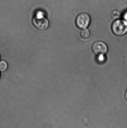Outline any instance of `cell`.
Masks as SVG:
<instances>
[{"instance_id": "11", "label": "cell", "mask_w": 127, "mask_h": 128, "mask_svg": "<svg viewBox=\"0 0 127 128\" xmlns=\"http://www.w3.org/2000/svg\"></svg>"}, {"instance_id": "9", "label": "cell", "mask_w": 127, "mask_h": 128, "mask_svg": "<svg viewBox=\"0 0 127 128\" xmlns=\"http://www.w3.org/2000/svg\"><path fill=\"white\" fill-rule=\"evenodd\" d=\"M123 18L124 20H125L127 22V11L125 12L123 15Z\"/></svg>"}, {"instance_id": "4", "label": "cell", "mask_w": 127, "mask_h": 128, "mask_svg": "<svg viewBox=\"0 0 127 128\" xmlns=\"http://www.w3.org/2000/svg\"><path fill=\"white\" fill-rule=\"evenodd\" d=\"M92 49L94 54L98 56L106 54L108 51V47L104 42L97 41L93 44Z\"/></svg>"}, {"instance_id": "3", "label": "cell", "mask_w": 127, "mask_h": 128, "mask_svg": "<svg viewBox=\"0 0 127 128\" xmlns=\"http://www.w3.org/2000/svg\"><path fill=\"white\" fill-rule=\"evenodd\" d=\"M91 22V18L88 14L82 12L79 14L76 18V26L80 29H85L88 27Z\"/></svg>"}, {"instance_id": "10", "label": "cell", "mask_w": 127, "mask_h": 128, "mask_svg": "<svg viewBox=\"0 0 127 128\" xmlns=\"http://www.w3.org/2000/svg\"><path fill=\"white\" fill-rule=\"evenodd\" d=\"M125 98L126 99V100L127 102V90L126 91L125 93Z\"/></svg>"}, {"instance_id": "8", "label": "cell", "mask_w": 127, "mask_h": 128, "mask_svg": "<svg viewBox=\"0 0 127 128\" xmlns=\"http://www.w3.org/2000/svg\"><path fill=\"white\" fill-rule=\"evenodd\" d=\"M106 60V58H105L104 54H101L98 55V61L99 62H103L104 61Z\"/></svg>"}, {"instance_id": "12", "label": "cell", "mask_w": 127, "mask_h": 128, "mask_svg": "<svg viewBox=\"0 0 127 128\" xmlns=\"http://www.w3.org/2000/svg\"></svg>"}, {"instance_id": "5", "label": "cell", "mask_w": 127, "mask_h": 128, "mask_svg": "<svg viewBox=\"0 0 127 128\" xmlns=\"http://www.w3.org/2000/svg\"><path fill=\"white\" fill-rule=\"evenodd\" d=\"M81 37L84 40H87L89 38L90 36V32L89 30L86 28L83 29L80 33Z\"/></svg>"}, {"instance_id": "2", "label": "cell", "mask_w": 127, "mask_h": 128, "mask_svg": "<svg viewBox=\"0 0 127 128\" xmlns=\"http://www.w3.org/2000/svg\"><path fill=\"white\" fill-rule=\"evenodd\" d=\"M112 30L116 36H124L127 33V22L124 20H116L112 24Z\"/></svg>"}, {"instance_id": "6", "label": "cell", "mask_w": 127, "mask_h": 128, "mask_svg": "<svg viewBox=\"0 0 127 128\" xmlns=\"http://www.w3.org/2000/svg\"><path fill=\"white\" fill-rule=\"evenodd\" d=\"M8 64L5 61L2 60L0 62V71L3 72L7 69Z\"/></svg>"}, {"instance_id": "7", "label": "cell", "mask_w": 127, "mask_h": 128, "mask_svg": "<svg viewBox=\"0 0 127 128\" xmlns=\"http://www.w3.org/2000/svg\"><path fill=\"white\" fill-rule=\"evenodd\" d=\"M111 17L113 18L118 19L121 16V13L119 11L117 10H114L112 11L111 13Z\"/></svg>"}, {"instance_id": "1", "label": "cell", "mask_w": 127, "mask_h": 128, "mask_svg": "<svg viewBox=\"0 0 127 128\" xmlns=\"http://www.w3.org/2000/svg\"><path fill=\"white\" fill-rule=\"evenodd\" d=\"M33 23L38 29L45 30L48 28L49 22L44 12L38 10L35 12L33 18Z\"/></svg>"}]
</instances>
